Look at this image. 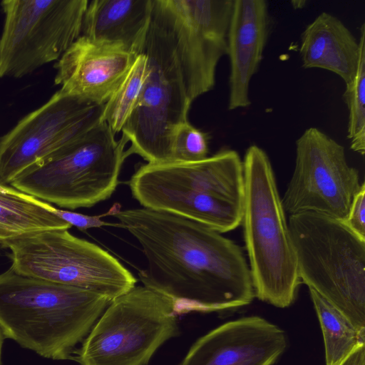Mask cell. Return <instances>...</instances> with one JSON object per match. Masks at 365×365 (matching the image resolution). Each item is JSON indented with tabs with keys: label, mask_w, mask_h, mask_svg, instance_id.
Returning a JSON list of instances; mask_svg holds the SVG:
<instances>
[{
	"label": "cell",
	"mask_w": 365,
	"mask_h": 365,
	"mask_svg": "<svg viewBox=\"0 0 365 365\" xmlns=\"http://www.w3.org/2000/svg\"><path fill=\"white\" fill-rule=\"evenodd\" d=\"M139 242L147 260L143 285L171 299L176 314L240 307L255 297L242 248L201 223L148 208L112 215Z\"/></svg>",
	"instance_id": "1"
},
{
	"label": "cell",
	"mask_w": 365,
	"mask_h": 365,
	"mask_svg": "<svg viewBox=\"0 0 365 365\" xmlns=\"http://www.w3.org/2000/svg\"><path fill=\"white\" fill-rule=\"evenodd\" d=\"M111 301L96 292L16 273L0 274L5 339L53 360L72 359Z\"/></svg>",
	"instance_id": "2"
},
{
	"label": "cell",
	"mask_w": 365,
	"mask_h": 365,
	"mask_svg": "<svg viewBox=\"0 0 365 365\" xmlns=\"http://www.w3.org/2000/svg\"><path fill=\"white\" fill-rule=\"evenodd\" d=\"M128 185L143 207L186 217L220 233L241 225L244 169L234 150L222 149L195 162L142 165Z\"/></svg>",
	"instance_id": "3"
},
{
	"label": "cell",
	"mask_w": 365,
	"mask_h": 365,
	"mask_svg": "<svg viewBox=\"0 0 365 365\" xmlns=\"http://www.w3.org/2000/svg\"><path fill=\"white\" fill-rule=\"evenodd\" d=\"M243 162L241 225L255 295L279 308L290 306L302 283L286 212L266 152L256 145Z\"/></svg>",
	"instance_id": "4"
},
{
	"label": "cell",
	"mask_w": 365,
	"mask_h": 365,
	"mask_svg": "<svg viewBox=\"0 0 365 365\" xmlns=\"http://www.w3.org/2000/svg\"><path fill=\"white\" fill-rule=\"evenodd\" d=\"M138 53L145 55L147 72L138 101L122 129L130 143L128 155L148 163L172 161L176 127L187 120L191 106L161 0H153L150 23Z\"/></svg>",
	"instance_id": "5"
},
{
	"label": "cell",
	"mask_w": 365,
	"mask_h": 365,
	"mask_svg": "<svg viewBox=\"0 0 365 365\" xmlns=\"http://www.w3.org/2000/svg\"><path fill=\"white\" fill-rule=\"evenodd\" d=\"M288 223L301 282L365 332V239L317 213L291 215Z\"/></svg>",
	"instance_id": "6"
},
{
	"label": "cell",
	"mask_w": 365,
	"mask_h": 365,
	"mask_svg": "<svg viewBox=\"0 0 365 365\" xmlns=\"http://www.w3.org/2000/svg\"><path fill=\"white\" fill-rule=\"evenodd\" d=\"M102 121L20 174L12 187L61 207H91L110 197L129 155Z\"/></svg>",
	"instance_id": "7"
},
{
	"label": "cell",
	"mask_w": 365,
	"mask_h": 365,
	"mask_svg": "<svg viewBox=\"0 0 365 365\" xmlns=\"http://www.w3.org/2000/svg\"><path fill=\"white\" fill-rule=\"evenodd\" d=\"M178 333L173 302L135 286L110 302L72 359L80 365H147Z\"/></svg>",
	"instance_id": "8"
},
{
	"label": "cell",
	"mask_w": 365,
	"mask_h": 365,
	"mask_svg": "<svg viewBox=\"0 0 365 365\" xmlns=\"http://www.w3.org/2000/svg\"><path fill=\"white\" fill-rule=\"evenodd\" d=\"M10 267L16 273L103 295L112 301L137 279L114 256L68 230H52L10 240Z\"/></svg>",
	"instance_id": "9"
},
{
	"label": "cell",
	"mask_w": 365,
	"mask_h": 365,
	"mask_svg": "<svg viewBox=\"0 0 365 365\" xmlns=\"http://www.w3.org/2000/svg\"><path fill=\"white\" fill-rule=\"evenodd\" d=\"M88 0H4L0 78H21L58 61L81 36Z\"/></svg>",
	"instance_id": "10"
},
{
	"label": "cell",
	"mask_w": 365,
	"mask_h": 365,
	"mask_svg": "<svg viewBox=\"0 0 365 365\" xmlns=\"http://www.w3.org/2000/svg\"><path fill=\"white\" fill-rule=\"evenodd\" d=\"M361 185L344 147L311 127L296 141L294 171L282 205L289 215L313 212L344 221Z\"/></svg>",
	"instance_id": "11"
},
{
	"label": "cell",
	"mask_w": 365,
	"mask_h": 365,
	"mask_svg": "<svg viewBox=\"0 0 365 365\" xmlns=\"http://www.w3.org/2000/svg\"><path fill=\"white\" fill-rule=\"evenodd\" d=\"M104 106L60 89L0 139V182L20 174L103 121Z\"/></svg>",
	"instance_id": "12"
},
{
	"label": "cell",
	"mask_w": 365,
	"mask_h": 365,
	"mask_svg": "<svg viewBox=\"0 0 365 365\" xmlns=\"http://www.w3.org/2000/svg\"><path fill=\"white\" fill-rule=\"evenodd\" d=\"M189 101L213 89L227 55L233 0H161Z\"/></svg>",
	"instance_id": "13"
},
{
	"label": "cell",
	"mask_w": 365,
	"mask_h": 365,
	"mask_svg": "<svg viewBox=\"0 0 365 365\" xmlns=\"http://www.w3.org/2000/svg\"><path fill=\"white\" fill-rule=\"evenodd\" d=\"M287 346L283 329L261 317H245L198 339L180 365H273Z\"/></svg>",
	"instance_id": "14"
},
{
	"label": "cell",
	"mask_w": 365,
	"mask_h": 365,
	"mask_svg": "<svg viewBox=\"0 0 365 365\" xmlns=\"http://www.w3.org/2000/svg\"><path fill=\"white\" fill-rule=\"evenodd\" d=\"M137 55L81 36L55 63L56 85L63 93L105 104L125 77Z\"/></svg>",
	"instance_id": "15"
},
{
	"label": "cell",
	"mask_w": 365,
	"mask_h": 365,
	"mask_svg": "<svg viewBox=\"0 0 365 365\" xmlns=\"http://www.w3.org/2000/svg\"><path fill=\"white\" fill-rule=\"evenodd\" d=\"M269 26L265 0H233L227 33L229 110L247 108L251 104L250 84L263 58Z\"/></svg>",
	"instance_id": "16"
},
{
	"label": "cell",
	"mask_w": 365,
	"mask_h": 365,
	"mask_svg": "<svg viewBox=\"0 0 365 365\" xmlns=\"http://www.w3.org/2000/svg\"><path fill=\"white\" fill-rule=\"evenodd\" d=\"M153 0H93L81 36L138 55L150 23Z\"/></svg>",
	"instance_id": "17"
},
{
	"label": "cell",
	"mask_w": 365,
	"mask_h": 365,
	"mask_svg": "<svg viewBox=\"0 0 365 365\" xmlns=\"http://www.w3.org/2000/svg\"><path fill=\"white\" fill-rule=\"evenodd\" d=\"M360 53L359 41L337 17L322 12L301 35L299 55L304 68H321L347 84L354 78Z\"/></svg>",
	"instance_id": "18"
},
{
	"label": "cell",
	"mask_w": 365,
	"mask_h": 365,
	"mask_svg": "<svg viewBox=\"0 0 365 365\" xmlns=\"http://www.w3.org/2000/svg\"><path fill=\"white\" fill-rule=\"evenodd\" d=\"M55 207L11 185L0 182V246L5 242L71 226L54 213Z\"/></svg>",
	"instance_id": "19"
},
{
	"label": "cell",
	"mask_w": 365,
	"mask_h": 365,
	"mask_svg": "<svg viewBox=\"0 0 365 365\" xmlns=\"http://www.w3.org/2000/svg\"><path fill=\"white\" fill-rule=\"evenodd\" d=\"M310 297L322 329L326 365H336L355 346L365 344L360 331L334 306L312 289Z\"/></svg>",
	"instance_id": "20"
},
{
	"label": "cell",
	"mask_w": 365,
	"mask_h": 365,
	"mask_svg": "<svg viewBox=\"0 0 365 365\" xmlns=\"http://www.w3.org/2000/svg\"><path fill=\"white\" fill-rule=\"evenodd\" d=\"M146 72V58L144 54L138 53L121 83L105 103L103 121L115 135L122 131L133 111Z\"/></svg>",
	"instance_id": "21"
},
{
	"label": "cell",
	"mask_w": 365,
	"mask_h": 365,
	"mask_svg": "<svg viewBox=\"0 0 365 365\" xmlns=\"http://www.w3.org/2000/svg\"><path fill=\"white\" fill-rule=\"evenodd\" d=\"M360 53L354 79L346 84L343 95L349 110L347 138L352 150L365 153V24L360 28Z\"/></svg>",
	"instance_id": "22"
},
{
	"label": "cell",
	"mask_w": 365,
	"mask_h": 365,
	"mask_svg": "<svg viewBox=\"0 0 365 365\" xmlns=\"http://www.w3.org/2000/svg\"><path fill=\"white\" fill-rule=\"evenodd\" d=\"M210 135L188 120L179 124L172 139L171 162H195L207 157Z\"/></svg>",
	"instance_id": "23"
},
{
	"label": "cell",
	"mask_w": 365,
	"mask_h": 365,
	"mask_svg": "<svg viewBox=\"0 0 365 365\" xmlns=\"http://www.w3.org/2000/svg\"><path fill=\"white\" fill-rule=\"evenodd\" d=\"M115 207V205H113L108 212L95 216L87 215L58 208H55L54 213L61 220L68 223L71 227L74 226L82 231L92 227H101L103 226H115L120 227L119 223H109L101 220L102 217L112 215L120 210V206L118 204L116 207Z\"/></svg>",
	"instance_id": "24"
},
{
	"label": "cell",
	"mask_w": 365,
	"mask_h": 365,
	"mask_svg": "<svg viewBox=\"0 0 365 365\" xmlns=\"http://www.w3.org/2000/svg\"><path fill=\"white\" fill-rule=\"evenodd\" d=\"M344 224L355 234L365 239V184L362 182L361 187L355 196L346 217L343 221Z\"/></svg>",
	"instance_id": "25"
},
{
	"label": "cell",
	"mask_w": 365,
	"mask_h": 365,
	"mask_svg": "<svg viewBox=\"0 0 365 365\" xmlns=\"http://www.w3.org/2000/svg\"><path fill=\"white\" fill-rule=\"evenodd\" d=\"M336 365H365V344L355 346Z\"/></svg>",
	"instance_id": "26"
},
{
	"label": "cell",
	"mask_w": 365,
	"mask_h": 365,
	"mask_svg": "<svg viewBox=\"0 0 365 365\" xmlns=\"http://www.w3.org/2000/svg\"><path fill=\"white\" fill-rule=\"evenodd\" d=\"M306 3H307L306 1H292V5L294 9H297L302 8L304 6V4Z\"/></svg>",
	"instance_id": "27"
},
{
	"label": "cell",
	"mask_w": 365,
	"mask_h": 365,
	"mask_svg": "<svg viewBox=\"0 0 365 365\" xmlns=\"http://www.w3.org/2000/svg\"><path fill=\"white\" fill-rule=\"evenodd\" d=\"M5 339V337L4 336V334L0 328V365H1V356H2V348H3V344L4 341Z\"/></svg>",
	"instance_id": "28"
}]
</instances>
